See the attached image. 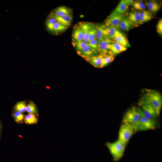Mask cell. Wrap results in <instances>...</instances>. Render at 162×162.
I'll return each mask as SVG.
<instances>
[{"label":"cell","instance_id":"cell-28","mask_svg":"<svg viewBox=\"0 0 162 162\" xmlns=\"http://www.w3.org/2000/svg\"><path fill=\"white\" fill-rule=\"evenodd\" d=\"M72 44L77 52L80 51L83 49L88 44V43L83 40L72 42Z\"/></svg>","mask_w":162,"mask_h":162},{"label":"cell","instance_id":"cell-27","mask_svg":"<svg viewBox=\"0 0 162 162\" xmlns=\"http://www.w3.org/2000/svg\"><path fill=\"white\" fill-rule=\"evenodd\" d=\"M147 5L149 9L153 12L158 11L160 9L159 4L157 2L154 1H150L147 2Z\"/></svg>","mask_w":162,"mask_h":162},{"label":"cell","instance_id":"cell-36","mask_svg":"<svg viewBox=\"0 0 162 162\" xmlns=\"http://www.w3.org/2000/svg\"></svg>","mask_w":162,"mask_h":162},{"label":"cell","instance_id":"cell-15","mask_svg":"<svg viewBox=\"0 0 162 162\" xmlns=\"http://www.w3.org/2000/svg\"><path fill=\"white\" fill-rule=\"evenodd\" d=\"M84 34L82 31L77 25L74 28L72 34V42L83 40Z\"/></svg>","mask_w":162,"mask_h":162},{"label":"cell","instance_id":"cell-2","mask_svg":"<svg viewBox=\"0 0 162 162\" xmlns=\"http://www.w3.org/2000/svg\"><path fill=\"white\" fill-rule=\"evenodd\" d=\"M144 96L154 109L158 116L162 106V97L157 91L151 89H145Z\"/></svg>","mask_w":162,"mask_h":162},{"label":"cell","instance_id":"cell-32","mask_svg":"<svg viewBox=\"0 0 162 162\" xmlns=\"http://www.w3.org/2000/svg\"><path fill=\"white\" fill-rule=\"evenodd\" d=\"M13 115L15 121L18 123L21 122L24 118L22 113L18 111L15 112Z\"/></svg>","mask_w":162,"mask_h":162},{"label":"cell","instance_id":"cell-29","mask_svg":"<svg viewBox=\"0 0 162 162\" xmlns=\"http://www.w3.org/2000/svg\"><path fill=\"white\" fill-rule=\"evenodd\" d=\"M14 109L16 111L23 112L26 111V105L25 101H20L17 103L14 106Z\"/></svg>","mask_w":162,"mask_h":162},{"label":"cell","instance_id":"cell-7","mask_svg":"<svg viewBox=\"0 0 162 162\" xmlns=\"http://www.w3.org/2000/svg\"><path fill=\"white\" fill-rule=\"evenodd\" d=\"M125 17L124 14H116L111 13L105 20L106 26H111L119 28V24Z\"/></svg>","mask_w":162,"mask_h":162},{"label":"cell","instance_id":"cell-31","mask_svg":"<svg viewBox=\"0 0 162 162\" xmlns=\"http://www.w3.org/2000/svg\"><path fill=\"white\" fill-rule=\"evenodd\" d=\"M131 4L136 10H143L146 8V5L142 2L139 1L134 2Z\"/></svg>","mask_w":162,"mask_h":162},{"label":"cell","instance_id":"cell-34","mask_svg":"<svg viewBox=\"0 0 162 162\" xmlns=\"http://www.w3.org/2000/svg\"><path fill=\"white\" fill-rule=\"evenodd\" d=\"M96 25H95L92 28L89 33L88 42L96 38Z\"/></svg>","mask_w":162,"mask_h":162},{"label":"cell","instance_id":"cell-12","mask_svg":"<svg viewBox=\"0 0 162 162\" xmlns=\"http://www.w3.org/2000/svg\"><path fill=\"white\" fill-rule=\"evenodd\" d=\"M50 14L56 16H60L72 14V11L69 8L62 6L54 9Z\"/></svg>","mask_w":162,"mask_h":162},{"label":"cell","instance_id":"cell-26","mask_svg":"<svg viewBox=\"0 0 162 162\" xmlns=\"http://www.w3.org/2000/svg\"><path fill=\"white\" fill-rule=\"evenodd\" d=\"M25 123L28 124H33L36 123L38 119L36 116L33 114L29 113L24 117Z\"/></svg>","mask_w":162,"mask_h":162},{"label":"cell","instance_id":"cell-19","mask_svg":"<svg viewBox=\"0 0 162 162\" xmlns=\"http://www.w3.org/2000/svg\"><path fill=\"white\" fill-rule=\"evenodd\" d=\"M152 15L149 12L143 10L140 13L139 24L141 25L151 20L152 18Z\"/></svg>","mask_w":162,"mask_h":162},{"label":"cell","instance_id":"cell-16","mask_svg":"<svg viewBox=\"0 0 162 162\" xmlns=\"http://www.w3.org/2000/svg\"><path fill=\"white\" fill-rule=\"evenodd\" d=\"M49 15L56 18L58 22L68 27L70 26L72 19V14L60 16H55L50 14Z\"/></svg>","mask_w":162,"mask_h":162},{"label":"cell","instance_id":"cell-35","mask_svg":"<svg viewBox=\"0 0 162 162\" xmlns=\"http://www.w3.org/2000/svg\"><path fill=\"white\" fill-rule=\"evenodd\" d=\"M157 31L158 33L162 34V20L160 19L158 21L156 26Z\"/></svg>","mask_w":162,"mask_h":162},{"label":"cell","instance_id":"cell-18","mask_svg":"<svg viewBox=\"0 0 162 162\" xmlns=\"http://www.w3.org/2000/svg\"><path fill=\"white\" fill-rule=\"evenodd\" d=\"M134 26V25L127 17H125L121 22L119 25V28L127 31L133 28Z\"/></svg>","mask_w":162,"mask_h":162},{"label":"cell","instance_id":"cell-14","mask_svg":"<svg viewBox=\"0 0 162 162\" xmlns=\"http://www.w3.org/2000/svg\"><path fill=\"white\" fill-rule=\"evenodd\" d=\"M103 55H94L85 58L90 64L97 68H101Z\"/></svg>","mask_w":162,"mask_h":162},{"label":"cell","instance_id":"cell-6","mask_svg":"<svg viewBox=\"0 0 162 162\" xmlns=\"http://www.w3.org/2000/svg\"><path fill=\"white\" fill-rule=\"evenodd\" d=\"M135 132L131 127L122 123L119 130L118 140L126 146Z\"/></svg>","mask_w":162,"mask_h":162},{"label":"cell","instance_id":"cell-4","mask_svg":"<svg viewBox=\"0 0 162 162\" xmlns=\"http://www.w3.org/2000/svg\"><path fill=\"white\" fill-rule=\"evenodd\" d=\"M139 110L140 117L137 128V132L155 129L157 125L155 119L146 117L143 115L141 109L139 108Z\"/></svg>","mask_w":162,"mask_h":162},{"label":"cell","instance_id":"cell-11","mask_svg":"<svg viewBox=\"0 0 162 162\" xmlns=\"http://www.w3.org/2000/svg\"><path fill=\"white\" fill-rule=\"evenodd\" d=\"M84 34L83 40L88 43L89 34L92 28L95 25L94 24L87 22H82L79 23Z\"/></svg>","mask_w":162,"mask_h":162},{"label":"cell","instance_id":"cell-30","mask_svg":"<svg viewBox=\"0 0 162 162\" xmlns=\"http://www.w3.org/2000/svg\"><path fill=\"white\" fill-rule=\"evenodd\" d=\"M26 111L29 113L36 114L38 113L37 109L35 104L32 102L26 106Z\"/></svg>","mask_w":162,"mask_h":162},{"label":"cell","instance_id":"cell-23","mask_svg":"<svg viewBox=\"0 0 162 162\" xmlns=\"http://www.w3.org/2000/svg\"><path fill=\"white\" fill-rule=\"evenodd\" d=\"M112 40L127 48L130 46V45L128 40L124 35L118 36Z\"/></svg>","mask_w":162,"mask_h":162},{"label":"cell","instance_id":"cell-24","mask_svg":"<svg viewBox=\"0 0 162 162\" xmlns=\"http://www.w3.org/2000/svg\"><path fill=\"white\" fill-rule=\"evenodd\" d=\"M103 55L101 68L106 66L111 63L113 61L115 58V56L111 54Z\"/></svg>","mask_w":162,"mask_h":162},{"label":"cell","instance_id":"cell-5","mask_svg":"<svg viewBox=\"0 0 162 162\" xmlns=\"http://www.w3.org/2000/svg\"><path fill=\"white\" fill-rule=\"evenodd\" d=\"M139 104L141 106L142 113L146 117L155 119L158 116L153 107L144 96L140 100Z\"/></svg>","mask_w":162,"mask_h":162},{"label":"cell","instance_id":"cell-13","mask_svg":"<svg viewBox=\"0 0 162 162\" xmlns=\"http://www.w3.org/2000/svg\"><path fill=\"white\" fill-rule=\"evenodd\" d=\"M109 49L110 53L115 56L126 51L127 48L113 40L109 45Z\"/></svg>","mask_w":162,"mask_h":162},{"label":"cell","instance_id":"cell-8","mask_svg":"<svg viewBox=\"0 0 162 162\" xmlns=\"http://www.w3.org/2000/svg\"><path fill=\"white\" fill-rule=\"evenodd\" d=\"M112 40L105 37L99 42L98 52L100 54H111L109 49V46L113 41Z\"/></svg>","mask_w":162,"mask_h":162},{"label":"cell","instance_id":"cell-9","mask_svg":"<svg viewBox=\"0 0 162 162\" xmlns=\"http://www.w3.org/2000/svg\"><path fill=\"white\" fill-rule=\"evenodd\" d=\"M133 2L132 0H121L111 13L116 14H124L128 9L129 6Z\"/></svg>","mask_w":162,"mask_h":162},{"label":"cell","instance_id":"cell-21","mask_svg":"<svg viewBox=\"0 0 162 162\" xmlns=\"http://www.w3.org/2000/svg\"><path fill=\"white\" fill-rule=\"evenodd\" d=\"M106 26L104 24H100L96 25V38L99 42L105 37L104 32Z\"/></svg>","mask_w":162,"mask_h":162},{"label":"cell","instance_id":"cell-17","mask_svg":"<svg viewBox=\"0 0 162 162\" xmlns=\"http://www.w3.org/2000/svg\"><path fill=\"white\" fill-rule=\"evenodd\" d=\"M97 53L88 44L81 50L77 51V54L85 59L95 55Z\"/></svg>","mask_w":162,"mask_h":162},{"label":"cell","instance_id":"cell-25","mask_svg":"<svg viewBox=\"0 0 162 162\" xmlns=\"http://www.w3.org/2000/svg\"><path fill=\"white\" fill-rule=\"evenodd\" d=\"M57 22L58 21L56 18L49 15L45 22L47 30L51 32L53 25Z\"/></svg>","mask_w":162,"mask_h":162},{"label":"cell","instance_id":"cell-22","mask_svg":"<svg viewBox=\"0 0 162 162\" xmlns=\"http://www.w3.org/2000/svg\"><path fill=\"white\" fill-rule=\"evenodd\" d=\"M140 13L134 11L130 12L128 14L127 17L134 26L139 24Z\"/></svg>","mask_w":162,"mask_h":162},{"label":"cell","instance_id":"cell-3","mask_svg":"<svg viewBox=\"0 0 162 162\" xmlns=\"http://www.w3.org/2000/svg\"><path fill=\"white\" fill-rule=\"evenodd\" d=\"M106 145L111 154L113 161L120 160L123 155L126 145L117 140L112 142H107Z\"/></svg>","mask_w":162,"mask_h":162},{"label":"cell","instance_id":"cell-1","mask_svg":"<svg viewBox=\"0 0 162 162\" xmlns=\"http://www.w3.org/2000/svg\"><path fill=\"white\" fill-rule=\"evenodd\" d=\"M140 117L139 108L133 106L128 109L125 113L122 119V123L131 127L137 132L136 129Z\"/></svg>","mask_w":162,"mask_h":162},{"label":"cell","instance_id":"cell-20","mask_svg":"<svg viewBox=\"0 0 162 162\" xmlns=\"http://www.w3.org/2000/svg\"><path fill=\"white\" fill-rule=\"evenodd\" d=\"M68 28V27L58 22L53 25L51 33L54 34H57L64 32Z\"/></svg>","mask_w":162,"mask_h":162},{"label":"cell","instance_id":"cell-33","mask_svg":"<svg viewBox=\"0 0 162 162\" xmlns=\"http://www.w3.org/2000/svg\"><path fill=\"white\" fill-rule=\"evenodd\" d=\"M88 45L95 51L98 52L99 42L96 38L89 41Z\"/></svg>","mask_w":162,"mask_h":162},{"label":"cell","instance_id":"cell-10","mask_svg":"<svg viewBox=\"0 0 162 162\" xmlns=\"http://www.w3.org/2000/svg\"><path fill=\"white\" fill-rule=\"evenodd\" d=\"M104 34L105 37L112 40L118 36L124 35L118 28L111 26H106Z\"/></svg>","mask_w":162,"mask_h":162}]
</instances>
